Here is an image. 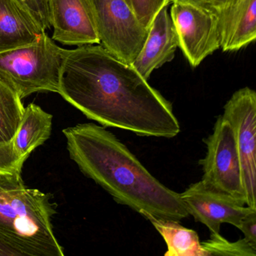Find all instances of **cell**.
Segmentation results:
<instances>
[{"label":"cell","mask_w":256,"mask_h":256,"mask_svg":"<svg viewBox=\"0 0 256 256\" xmlns=\"http://www.w3.org/2000/svg\"><path fill=\"white\" fill-rule=\"evenodd\" d=\"M58 94L104 128L164 138L180 132L170 102L101 44L67 50Z\"/></svg>","instance_id":"1"},{"label":"cell","mask_w":256,"mask_h":256,"mask_svg":"<svg viewBox=\"0 0 256 256\" xmlns=\"http://www.w3.org/2000/svg\"><path fill=\"white\" fill-rule=\"evenodd\" d=\"M70 158L113 198L140 215L180 221L188 216L180 194L154 178L106 128L78 124L62 130Z\"/></svg>","instance_id":"2"},{"label":"cell","mask_w":256,"mask_h":256,"mask_svg":"<svg viewBox=\"0 0 256 256\" xmlns=\"http://www.w3.org/2000/svg\"><path fill=\"white\" fill-rule=\"evenodd\" d=\"M54 196L26 186L22 173L0 175V235L26 256H64L52 220Z\"/></svg>","instance_id":"3"},{"label":"cell","mask_w":256,"mask_h":256,"mask_svg":"<svg viewBox=\"0 0 256 256\" xmlns=\"http://www.w3.org/2000/svg\"><path fill=\"white\" fill-rule=\"evenodd\" d=\"M66 49L46 32L34 42L0 54V80L20 100L36 92H59Z\"/></svg>","instance_id":"4"},{"label":"cell","mask_w":256,"mask_h":256,"mask_svg":"<svg viewBox=\"0 0 256 256\" xmlns=\"http://www.w3.org/2000/svg\"><path fill=\"white\" fill-rule=\"evenodd\" d=\"M204 142L206 154L199 160L203 170L202 184L209 190L246 205L242 170L233 128L222 115L217 118L212 134Z\"/></svg>","instance_id":"5"},{"label":"cell","mask_w":256,"mask_h":256,"mask_svg":"<svg viewBox=\"0 0 256 256\" xmlns=\"http://www.w3.org/2000/svg\"><path fill=\"white\" fill-rule=\"evenodd\" d=\"M100 44L112 54L132 64L148 36L126 0H88Z\"/></svg>","instance_id":"6"},{"label":"cell","mask_w":256,"mask_h":256,"mask_svg":"<svg viewBox=\"0 0 256 256\" xmlns=\"http://www.w3.org/2000/svg\"><path fill=\"white\" fill-rule=\"evenodd\" d=\"M223 118L233 128L242 170L246 205L256 210V92L236 90L224 106Z\"/></svg>","instance_id":"7"},{"label":"cell","mask_w":256,"mask_h":256,"mask_svg":"<svg viewBox=\"0 0 256 256\" xmlns=\"http://www.w3.org/2000/svg\"><path fill=\"white\" fill-rule=\"evenodd\" d=\"M178 47L193 68L221 47L216 12L182 2H173L170 13Z\"/></svg>","instance_id":"8"},{"label":"cell","mask_w":256,"mask_h":256,"mask_svg":"<svg viewBox=\"0 0 256 256\" xmlns=\"http://www.w3.org/2000/svg\"><path fill=\"white\" fill-rule=\"evenodd\" d=\"M180 194L188 215L206 226L210 234H220V226L223 223L238 228L242 218L256 210L228 196L206 188L202 181L192 184Z\"/></svg>","instance_id":"9"},{"label":"cell","mask_w":256,"mask_h":256,"mask_svg":"<svg viewBox=\"0 0 256 256\" xmlns=\"http://www.w3.org/2000/svg\"><path fill=\"white\" fill-rule=\"evenodd\" d=\"M52 40L64 46L100 43L88 0H49Z\"/></svg>","instance_id":"10"},{"label":"cell","mask_w":256,"mask_h":256,"mask_svg":"<svg viewBox=\"0 0 256 256\" xmlns=\"http://www.w3.org/2000/svg\"><path fill=\"white\" fill-rule=\"evenodd\" d=\"M168 6L163 7L156 16L142 50L131 64L146 80L154 70L173 60L178 47V36Z\"/></svg>","instance_id":"11"},{"label":"cell","mask_w":256,"mask_h":256,"mask_svg":"<svg viewBox=\"0 0 256 256\" xmlns=\"http://www.w3.org/2000/svg\"><path fill=\"white\" fill-rule=\"evenodd\" d=\"M216 14L222 52H236L254 42L256 0H236Z\"/></svg>","instance_id":"12"},{"label":"cell","mask_w":256,"mask_h":256,"mask_svg":"<svg viewBox=\"0 0 256 256\" xmlns=\"http://www.w3.org/2000/svg\"><path fill=\"white\" fill-rule=\"evenodd\" d=\"M44 32L16 0H0V54L31 44Z\"/></svg>","instance_id":"13"},{"label":"cell","mask_w":256,"mask_h":256,"mask_svg":"<svg viewBox=\"0 0 256 256\" xmlns=\"http://www.w3.org/2000/svg\"><path fill=\"white\" fill-rule=\"evenodd\" d=\"M53 116L40 106L31 103L24 108V113L13 144L20 158L26 162L28 157L50 138Z\"/></svg>","instance_id":"14"},{"label":"cell","mask_w":256,"mask_h":256,"mask_svg":"<svg viewBox=\"0 0 256 256\" xmlns=\"http://www.w3.org/2000/svg\"><path fill=\"white\" fill-rule=\"evenodd\" d=\"M160 234L166 245L164 256H206L196 230L187 228L175 220L143 216Z\"/></svg>","instance_id":"15"},{"label":"cell","mask_w":256,"mask_h":256,"mask_svg":"<svg viewBox=\"0 0 256 256\" xmlns=\"http://www.w3.org/2000/svg\"><path fill=\"white\" fill-rule=\"evenodd\" d=\"M22 100L0 80V144L12 142L24 113Z\"/></svg>","instance_id":"16"},{"label":"cell","mask_w":256,"mask_h":256,"mask_svg":"<svg viewBox=\"0 0 256 256\" xmlns=\"http://www.w3.org/2000/svg\"><path fill=\"white\" fill-rule=\"evenodd\" d=\"M206 256H256V246L244 238L230 242L221 234H210L209 240L202 242Z\"/></svg>","instance_id":"17"},{"label":"cell","mask_w":256,"mask_h":256,"mask_svg":"<svg viewBox=\"0 0 256 256\" xmlns=\"http://www.w3.org/2000/svg\"><path fill=\"white\" fill-rule=\"evenodd\" d=\"M172 0H128V5L140 24L149 29L156 16Z\"/></svg>","instance_id":"18"},{"label":"cell","mask_w":256,"mask_h":256,"mask_svg":"<svg viewBox=\"0 0 256 256\" xmlns=\"http://www.w3.org/2000/svg\"><path fill=\"white\" fill-rule=\"evenodd\" d=\"M24 163L16 151L13 142L0 144V175L22 173Z\"/></svg>","instance_id":"19"},{"label":"cell","mask_w":256,"mask_h":256,"mask_svg":"<svg viewBox=\"0 0 256 256\" xmlns=\"http://www.w3.org/2000/svg\"><path fill=\"white\" fill-rule=\"evenodd\" d=\"M36 20L43 30H50L49 0H16Z\"/></svg>","instance_id":"20"},{"label":"cell","mask_w":256,"mask_h":256,"mask_svg":"<svg viewBox=\"0 0 256 256\" xmlns=\"http://www.w3.org/2000/svg\"><path fill=\"white\" fill-rule=\"evenodd\" d=\"M238 229L244 233L246 240L256 246V210L252 211L242 218Z\"/></svg>","instance_id":"21"},{"label":"cell","mask_w":256,"mask_h":256,"mask_svg":"<svg viewBox=\"0 0 256 256\" xmlns=\"http://www.w3.org/2000/svg\"><path fill=\"white\" fill-rule=\"evenodd\" d=\"M0 256H26V254L10 240L0 235Z\"/></svg>","instance_id":"22"},{"label":"cell","mask_w":256,"mask_h":256,"mask_svg":"<svg viewBox=\"0 0 256 256\" xmlns=\"http://www.w3.org/2000/svg\"><path fill=\"white\" fill-rule=\"evenodd\" d=\"M172 2H182L215 12L216 0H172Z\"/></svg>","instance_id":"23"},{"label":"cell","mask_w":256,"mask_h":256,"mask_svg":"<svg viewBox=\"0 0 256 256\" xmlns=\"http://www.w3.org/2000/svg\"><path fill=\"white\" fill-rule=\"evenodd\" d=\"M126 1L127 4H128V0H126Z\"/></svg>","instance_id":"24"}]
</instances>
